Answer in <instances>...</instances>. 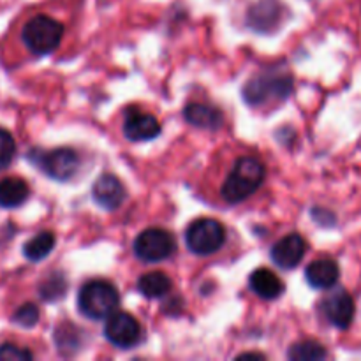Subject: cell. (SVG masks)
<instances>
[{
	"label": "cell",
	"mask_w": 361,
	"mask_h": 361,
	"mask_svg": "<svg viewBox=\"0 0 361 361\" xmlns=\"http://www.w3.org/2000/svg\"><path fill=\"white\" fill-rule=\"evenodd\" d=\"M267 169L259 159L243 155L233 164V169L222 183L221 196L228 204H238L249 200L264 182Z\"/></svg>",
	"instance_id": "cell-1"
},
{
	"label": "cell",
	"mask_w": 361,
	"mask_h": 361,
	"mask_svg": "<svg viewBox=\"0 0 361 361\" xmlns=\"http://www.w3.org/2000/svg\"><path fill=\"white\" fill-rule=\"evenodd\" d=\"M293 92L291 74L281 69L263 71L250 78L243 87V99L249 106H264L271 101H284Z\"/></svg>",
	"instance_id": "cell-2"
},
{
	"label": "cell",
	"mask_w": 361,
	"mask_h": 361,
	"mask_svg": "<svg viewBox=\"0 0 361 361\" xmlns=\"http://www.w3.org/2000/svg\"><path fill=\"white\" fill-rule=\"evenodd\" d=\"M120 303V295L108 281H88L78 293V309L87 319H108Z\"/></svg>",
	"instance_id": "cell-3"
},
{
	"label": "cell",
	"mask_w": 361,
	"mask_h": 361,
	"mask_svg": "<svg viewBox=\"0 0 361 361\" xmlns=\"http://www.w3.org/2000/svg\"><path fill=\"white\" fill-rule=\"evenodd\" d=\"M62 35L63 25L46 14H37L28 20L21 32L25 46L34 55H49L51 51H55L62 41Z\"/></svg>",
	"instance_id": "cell-4"
},
{
	"label": "cell",
	"mask_w": 361,
	"mask_h": 361,
	"mask_svg": "<svg viewBox=\"0 0 361 361\" xmlns=\"http://www.w3.org/2000/svg\"><path fill=\"white\" fill-rule=\"evenodd\" d=\"M28 159L41 169L44 175L49 178L59 180V182H66L71 180L76 171L80 169V155L73 150V148H55V150H32L28 154Z\"/></svg>",
	"instance_id": "cell-5"
},
{
	"label": "cell",
	"mask_w": 361,
	"mask_h": 361,
	"mask_svg": "<svg viewBox=\"0 0 361 361\" xmlns=\"http://www.w3.org/2000/svg\"><path fill=\"white\" fill-rule=\"evenodd\" d=\"M226 242V229L217 219H197L187 228L185 243L197 256H210L221 250Z\"/></svg>",
	"instance_id": "cell-6"
},
{
	"label": "cell",
	"mask_w": 361,
	"mask_h": 361,
	"mask_svg": "<svg viewBox=\"0 0 361 361\" xmlns=\"http://www.w3.org/2000/svg\"><path fill=\"white\" fill-rule=\"evenodd\" d=\"M176 240L171 233L161 228H150L141 231L134 240V254L145 263H159L175 252Z\"/></svg>",
	"instance_id": "cell-7"
},
{
	"label": "cell",
	"mask_w": 361,
	"mask_h": 361,
	"mask_svg": "<svg viewBox=\"0 0 361 361\" xmlns=\"http://www.w3.org/2000/svg\"><path fill=\"white\" fill-rule=\"evenodd\" d=\"M104 337L115 348L130 349L141 341V324L129 312H113L104 326Z\"/></svg>",
	"instance_id": "cell-8"
},
{
	"label": "cell",
	"mask_w": 361,
	"mask_h": 361,
	"mask_svg": "<svg viewBox=\"0 0 361 361\" xmlns=\"http://www.w3.org/2000/svg\"><path fill=\"white\" fill-rule=\"evenodd\" d=\"M323 312L326 319L338 330H348L355 319V300L344 289L334 291L323 302Z\"/></svg>",
	"instance_id": "cell-9"
},
{
	"label": "cell",
	"mask_w": 361,
	"mask_h": 361,
	"mask_svg": "<svg viewBox=\"0 0 361 361\" xmlns=\"http://www.w3.org/2000/svg\"><path fill=\"white\" fill-rule=\"evenodd\" d=\"M305 238L298 233H291V235H286L284 238H281L271 247L270 256L277 267L284 268V270H293V268L302 263V259L305 257Z\"/></svg>",
	"instance_id": "cell-10"
},
{
	"label": "cell",
	"mask_w": 361,
	"mask_h": 361,
	"mask_svg": "<svg viewBox=\"0 0 361 361\" xmlns=\"http://www.w3.org/2000/svg\"><path fill=\"white\" fill-rule=\"evenodd\" d=\"M123 134L130 141H150L161 134V123L150 113L129 109L123 120Z\"/></svg>",
	"instance_id": "cell-11"
},
{
	"label": "cell",
	"mask_w": 361,
	"mask_h": 361,
	"mask_svg": "<svg viewBox=\"0 0 361 361\" xmlns=\"http://www.w3.org/2000/svg\"><path fill=\"white\" fill-rule=\"evenodd\" d=\"M92 197L104 210H116L126 201V187L116 176L102 175L92 185Z\"/></svg>",
	"instance_id": "cell-12"
},
{
	"label": "cell",
	"mask_w": 361,
	"mask_h": 361,
	"mask_svg": "<svg viewBox=\"0 0 361 361\" xmlns=\"http://www.w3.org/2000/svg\"><path fill=\"white\" fill-rule=\"evenodd\" d=\"M281 4L277 0H259L249 9L247 23L261 34L274 32L281 23Z\"/></svg>",
	"instance_id": "cell-13"
},
{
	"label": "cell",
	"mask_w": 361,
	"mask_h": 361,
	"mask_svg": "<svg viewBox=\"0 0 361 361\" xmlns=\"http://www.w3.org/2000/svg\"><path fill=\"white\" fill-rule=\"evenodd\" d=\"M338 277H341V268L334 259H316L305 270V279L310 288L321 291L334 288L338 282Z\"/></svg>",
	"instance_id": "cell-14"
},
{
	"label": "cell",
	"mask_w": 361,
	"mask_h": 361,
	"mask_svg": "<svg viewBox=\"0 0 361 361\" xmlns=\"http://www.w3.org/2000/svg\"><path fill=\"white\" fill-rule=\"evenodd\" d=\"M183 118L194 127L200 129H219L224 123V115L221 109L214 106L201 104V102H192L183 109Z\"/></svg>",
	"instance_id": "cell-15"
},
{
	"label": "cell",
	"mask_w": 361,
	"mask_h": 361,
	"mask_svg": "<svg viewBox=\"0 0 361 361\" xmlns=\"http://www.w3.org/2000/svg\"><path fill=\"white\" fill-rule=\"evenodd\" d=\"M249 286L263 300L279 298L286 289L284 282L268 268H257L256 271H252L249 279Z\"/></svg>",
	"instance_id": "cell-16"
},
{
	"label": "cell",
	"mask_w": 361,
	"mask_h": 361,
	"mask_svg": "<svg viewBox=\"0 0 361 361\" xmlns=\"http://www.w3.org/2000/svg\"><path fill=\"white\" fill-rule=\"evenodd\" d=\"M28 194H30V189L25 180L16 178V176L0 180V207L2 208L20 207L28 200Z\"/></svg>",
	"instance_id": "cell-17"
},
{
	"label": "cell",
	"mask_w": 361,
	"mask_h": 361,
	"mask_svg": "<svg viewBox=\"0 0 361 361\" xmlns=\"http://www.w3.org/2000/svg\"><path fill=\"white\" fill-rule=\"evenodd\" d=\"M173 288V282L164 271H150L140 277L137 281V291L145 296V298H162L168 295Z\"/></svg>",
	"instance_id": "cell-18"
},
{
	"label": "cell",
	"mask_w": 361,
	"mask_h": 361,
	"mask_svg": "<svg viewBox=\"0 0 361 361\" xmlns=\"http://www.w3.org/2000/svg\"><path fill=\"white\" fill-rule=\"evenodd\" d=\"M55 235L51 231H42L37 233L34 238L28 240L23 245V256L27 257L32 263H37V261H42L44 257H48L51 254L53 247H55Z\"/></svg>",
	"instance_id": "cell-19"
},
{
	"label": "cell",
	"mask_w": 361,
	"mask_h": 361,
	"mask_svg": "<svg viewBox=\"0 0 361 361\" xmlns=\"http://www.w3.org/2000/svg\"><path fill=\"white\" fill-rule=\"evenodd\" d=\"M288 358L295 361H317L328 358V351L323 344L316 341L296 342L289 348Z\"/></svg>",
	"instance_id": "cell-20"
},
{
	"label": "cell",
	"mask_w": 361,
	"mask_h": 361,
	"mask_svg": "<svg viewBox=\"0 0 361 361\" xmlns=\"http://www.w3.org/2000/svg\"><path fill=\"white\" fill-rule=\"evenodd\" d=\"M67 281L62 274H51L41 286H39V295L46 302H55L66 295Z\"/></svg>",
	"instance_id": "cell-21"
},
{
	"label": "cell",
	"mask_w": 361,
	"mask_h": 361,
	"mask_svg": "<svg viewBox=\"0 0 361 361\" xmlns=\"http://www.w3.org/2000/svg\"><path fill=\"white\" fill-rule=\"evenodd\" d=\"M14 154H16V143L14 137L11 136L9 130L0 127V171L6 169L13 162Z\"/></svg>",
	"instance_id": "cell-22"
},
{
	"label": "cell",
	"mask_w": 361,
	"mask_h": 361,
	"mask_svg": "<svg viewBox=\"0 0 361 361\" xmlns=\"http://www.w3.org/2000/svg\"><path fill=\"white\" fill-rule=\"evenodd\" d=\"M39 321V309L34 303H25L14 312L13 323L21 328H34Z\"/></svg>",
	"instance_id": "cell-23"
},
{
	"label": "cell",
	"mask_w": 361,
	"mask_h": 361,
	"mask_svg": "<svg viewBox=\"0 0 361 361\" xmlns=\"http://www.w3.org/2000/svg\"><path fill=\"white\" fill-rule=\"evenodd\" d=\"M34 358L28 349L18 348L14 344H2L0 345V361H28Z\"/></svg>",
	"instance_id": "cell-24"
},
{
	"label": "cell",
	"mask_w": 361,
	"mask_h": 361,
	"mask_svg": "<svg viewBox=\"0 0 361 361\" xmlns=\"http://www.w3.org/2000/svg\"><path fill=\"white\" fill-rule=\"evenodd\" d=\"M238 358H264V356L256 355V353H245V355H240Z\"/></svg>",
	"instance_id": "cell-25"
}]
</instances>
